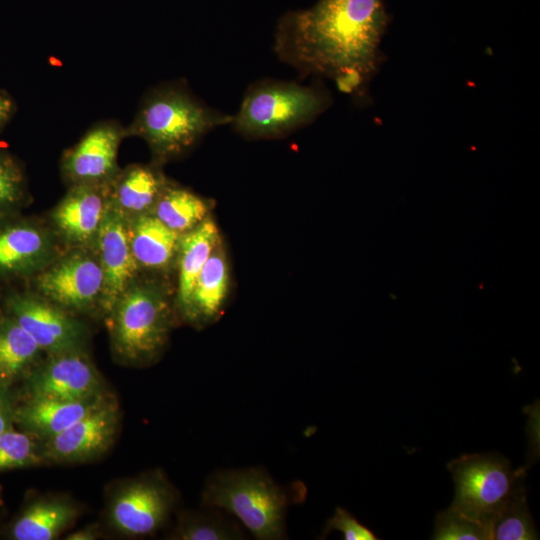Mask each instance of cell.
<instances>
[{"label": "cell", "mask_w": 540, "mask_h": 540, "mask_svg": "<svg viewBox=\"0 0 540 540\" xmlns=\"http://www.w3.org/2000/svg\"><path fill=\"white\" fill-rule=\"evenodd\" d=\"M180 236L151 213L132 219L130 243L139 269H167L177 257Z\"/></svg>", "instance_id": "obj_20"}, {"label": "cell", "mask_w": 540, "mask_h": 540, "mask_svg": "<svg viewBox=\"0 0 540 540\" xmlns=\"http://www.w3.org/2000/svg\"><path fill=\"white\" fill-rule=\"evenodd\" d=\"M44 353L35 340L11 317L0 321V391H8L26 376Z\"/></svg>", "instance_id": "obj_22"}, {"label": "cell", "mask_w": 540, "mask_h": 540, "mask_svg": "<svg viewBox=\"0 0 540 540\" xmlns=\"http://www.w3.org/2000/svg\"><path fill=\"white\" fill-rule=\"evenodd\" d=\"M14 411L8 391H0V436L14 424Z\"/></svg>", "instance_id": "obj_30"}, {"label": "cell", "mask_w": 540, "mask_h": 540, "mask_svg": "<svg viewBox=\"0 0 540 540\" xmlns=\"http://www.w3.org/2000/svg\"><path fill=\"white\" fill-rule=\"evenodd\" d=\"M109 184L70 186L52 212L53 225L62 239L80 247L93 246L111 205Z\"/></svg>", "instance_id": "obj_14"}, {"label": "cell", "mask_w": 540, "mask_h": 540, "mask_svg": "<svg viewBox=\"0 0 540 540\" xmlns=\"http://www.w3.org/2000/svg\"><path fill=\"white\" fill-rule=\"evenodd\" d=\"M35 283L43 298L70 313L101 305L103 273L95 252L73 250L39 271Z\"/></svg>", "instance_id": "obj_8"}, {"label": "cell", "mask_w": 540, "mask_h": 540, "mask_svg": "<svg viewBox=\"0 0 540 540\" xmlns=\"http://www.w3.org/2000/svg\"><path fill=\"white\" fill-rule=\"evenodd\" d=\"M53 256L52 239L41 227L25 221L0 223V277L39 272Z\"/></svg>", "instance_id": "obj_15"}, {"label": "cell", "mask_w": 540, "mask_h": 540, "mask_svg": "<svg viewBox=\"0 0 540 540\" xmlns=\"http://www.w3.org/2000/svg\"><path fill=\"white\" fill-rule=\"evenodd\" d=\"M104 393L101 375L84 349L46 355L24 382L25 399L80 401Z\"/></svg>", "instance_id": "obj_9"}, {"label": "cell", "mask_w": 540, "mask_h": 540, "mask_svg": "<svg viewBox=\"0 0 540 540\" xmlns=\"http://www.w3.org/2000/svg\"><path fill=\"white\" fill-rule=\"evenodd\" d=\"M218 244L200 274L192 291L189 306L183 317L195 325L213 322L225 302L229 274L225 256Z\"/></svg>", "instance_id": "obj_21"}, {"label": "cell", "mask_w": 540, "mask_h": 540, "mask_svg": "<svg viewBox=\"0 0 540 540\" xmlns=\"http://www.w3.org/2000/svg\"><path fill=\"white\" fill-rule=\"evenodd\" d=\"M331 103L318 83L263 79L248 87L230 125L248 139L277 138L312 123Z\"/></svg>", "instance_id": "obj_4"}, {"label": "cell", "mask_w": 540, "mask_h": 540, "mask_svg": "<svg viewBox=\"0 0 540 540\" xmlns=\"http://www.w3.org/2000/svg\"><path fill=\"white\" fill-rule=\"evenodd\" d=\"M388 22L382 0H318L281 17L274 52L300 75L329 79L361 99L379 68Z\"/></svg>", "instance_id": "obj_1"}, {"label": "cell", "mask_w": 540, "mask_h": 540, "mask_svg": "<svg viewBox=\"0 0 540 540\" xmlns=\"http://www.w3.org/2000/svg\"><path fill=\"white\" fill-rule=\"evenodd\" d=\"M44 464L42 441L12 425L0 436V472Z\"/></svg>", "instance_id": "obj_26"}, {"label": "cell", "mask_w": 540, "mask_h": 540, "mask_svg": "<svg viewBox=\"0 0 540 540\" xmlns=\"http://www.w3.org/2000/svg\"><path fill=\"white\" fill-rule=\"evenodd\" d=\"M435 540H490L489 526L448 508L438 513L433 533Z\"/></svg>", "instance_id": "obj_27"}, {"label": "cell", "mask_w": 540, "mask_h": 540, "mask_svg": "<svg viewBox=\"0 0 540 540\" xmlns=\"http://www.w3.org/2000/svg\"><path fill=\"white\" fill-rule=\"evenodd\" d=\"M219 232L215 222L206 218L194 229L180 236L178 262V306L182 315L186 312L195 281L206 261L219 244Z\"/></svg>", "instance_id": "obj_19"}, {"label": "cell", "mask_w": 540, "mask_h": 540, "mask_svg": "<svg viewBox=\"0 0 540 540\" xmlns=\"http://www.w3.org/2000/svg\"><path fill=\"white\" fill-rule=\"evenodd\" d=\"M11 316L46 355L84 349L87 332L72 313L42 296L13 294L7 299Z\"/></svg>", "instance_id": "obj_11"}, {"label": "cell", "mask_w": 540, "mask_h": 540, "mask_svg": "<svg viewBox=\"0 0 540 540\" xmlns=\"http://www.w3.org/2000/svg\"><path fill=\"white\" fill-rule=\"evenodd\" d=\"M177 504L178 494L165 475L149 471L113 489L106 505L107 522L128 537L151 536L166 527Z\"/></svg>", "instance_id": "obj_7"}, {"label": "cell", "mask_w": 540, "mask_h": 540, "mask_svg": "<svg viewBox=\"0 0 540 540\" xmlns=\"http://www.w3.org/2000/svg\"><path fill=\"white\" fill-rule=\"evenodd\" d=\"M340 531L345 540H377L376 535L365 525L361 524L346 509L337 507L323 529V536L330 532Z\"/></svg>", "instance_id": "obj_29"}, {"label": "cell", "mask_w": 540, "mask_h": 540, "mask_svg": "<svg viewBox=\"0 0 540 540\" xmlns=\"http://www.w3.org/2000/svg\"><path fill=\"white\" fill-rule=\"evenodd\" d=\"M109 320L114 353L124 363L148 365L163 351L173 323L165 291L154 282L134 281L116 302Z\"/></svg>", "instance_id": "obj_5"}, {"label": "cell", "mask_w": 540, "mask_h": 540, "mask_svg": "<svg viewBox=\"0 0 540 540\" xmlns=\"http://www.w3.org/2000/svg\"><path fill=\"white\" fill-rule=\"evenodd\" d=\"M107 396L106 392L80 401L28 398L19 406H15L14 424L44 441L86 415Z\"/></svg>", "instance_id": "obj_17"}, {"label": "cell", "mask_w": 540, "mask_h": 540, "mask_svg": "<svg viewBox=\"0 0 540 540\" xmlns=\"http://www.w3.org/2000/svg\"><path fill=\"white\" fill-rule=\"evenodd\" d=\"M205 199L171 181L158 198L151 214L172 231L182 235L207 218Z\"/></svg>", "instance_id": "obj_24"}, {"label": "cell", "mask_w": 540, "mask_h": 540, "mask_svg": "<svg viewBox=\"0 0 540 540\" xmlns=\"http://www.w3.org/2000/svg\"><path fill=\"white\" fill-rule=\"evenodd\" d=\"M233 115L198 100L181 81L149 90L139 105L126 136L144 139L154 163L162 164L189 151L211 130L231 124Z\"/></svg>", "instance_id": "obj_2"}, {"label": "cell", "mask_w": 540, "mask_h": 540, "mask_svg": "<svg viewBox=\"0 0 540 540\" xmlns=\"http://www.w3.org/2000/svg\"><path fill=\"white\" fill-rule=\"evenodd\" d=\"M202 510H181L174 528L167 534L172 540H241V524L223 510L202 506Z\"/></svg>", "instance_id": "obj_23"}, {"label": "cell", "mask_w": 540, "mask_h": 540, "mask_svg": "<svg viewBox=\"0 0 540 540\" xmlns=\"http://www.w3.org/2000/svg\"><path fill=\"white\" fill-rule=\"evenodd\" d=\"M490 540L538 539L525 488L512 496L489 522Z\"/></svg>", "instance_id": "obj_25"}, {"label": "cell", "mask_w": 540, "mask_h": 540, "mask_svg": "<svg viewBox=\"0 0 540 540\" xmlns=\"http://www.w3.org/2000/svg\"><path fill=\"white\" fill-rule=\"evenodd\" d=\"M455 483L450 508L489 526L494 514L524 489L525 468L496 454H465L448 463Z\"/></svg>", "instance_id": "obj_6"}, {"label": "cell", "mask_w": 540, "mask_h": 540, "mask_svg": "<svg viewBox=\"0 0 540 540\" xmlns=\"http://www.w3.org/2000/svg\"><path fill=\"white\" fill-rule=\"evenodd\" d=\"M24 195L25 180L20 165L11 155L0 151V211L18 205Z\"/></svg>", "instance_id": "obj_28"}, {"label": "cell", "mask_w": 540, "mask_h": 540, "mask_svg": "<svg viewBox=\"0 0 540 540\" xmlns=\"http://www.w3.org/2000/svg\"><path fill=\"white\" fill-rule=\"evenodd\" d=\"M16 110L12 97L5 91H0V132L10 121Z\"/></svg>", "instance_id": "obj_31"}, {"label": "cell", "mask_w": 540, "mask_h": 540, "mask_svg": "<svg viewBox=\"0 0 540 540\" xmlns=\"http://www.w3.org/2000/svg\"><path fill=\"white\" fill-rule=\"evenodd\" d=\"M79 515L76 504L62 496H45L33 501L14 522L15 540H53L70 527Z\"/></svg>", "instance_id": "obj_18"}, {"label": "cell", "mask_w": 540, "mask_h": 540, "mask_svg": "<svg viewBox=\"0 0 540 540\" xmlns=\"http://www.w3.org/2000/svg\"><path fill=\"white\" fill-rule=\"evenodd\" d=\"M119 424L118 404L108 395L66 429L42 441L44 463H83L99 458L114 444Z\"/></svg>", "instance_id": "obj_10"}, {"label": "cell", "mask_w": 540, "mask_h": 540, "mask_svg": "<svg viewBox=\"0 0 540 540\" xmlns=\"http://www.w3.org/2000/svg\"><path fill=\"white\" fill-rule=\"evenodd\" d=\"M130 223L110 205L93 244L103 273L100 309L107 317L139 271L130 243Z\"/></svg>", "instance_id": "obj_13"}, {"label": "cell", "mask_w": 540, "mask_h": 540, "mask_svg": "<svg viewBox=\"0 0 540 540\" xmlns=\"http://www.w3.org/2000/svg\"><path fill=\"white\" fill-rule=\"evenodd\" d=\"M125 137L126 128L115 120L98 122L87 130L61 160L62 175L69 186L110 183L120 171L118 150Z\"/></svg>", "instance_id": "obj_12"}, {"label": "cell", "mask_w": 540, "mask_h": 540, "mask_svg": "<svg viewBox=\"0 0 540 540\" xmlns=\"http://www.w3.org/2000/svg\"><path fill=\"white\" fill-rule=\"evenodd\" d=\"M285 487L262 467L212 472L201 493V505L225 511L257 540L286 538L290 506Z\"/></svg>", "instance_id": "obj_3"}, {"label": "cell", "mask_w": 540, "mask_h": 540, "mask_svg": "<svg viewBox=\"0 0 540 540\" xmlns=\"http://www.w3.org/2000/svg\"><path fill=\"white\" fill-rule=\"evenodd\" d=\"M169 182L159 164L129 165L109 184L111 205L130 220L149 214Z\"/></svg>", "instance_id": "obj_16"}, {"label": "cell", "mask_w": 540, "mask_h": 540, "mask_svg": "<svg viewBox=\"0 0 540 540\" xmlns=\"http://www.w3.org/2000/svg\"><path fill=\"white\" fill-rule=\"evenodd\" d=\"M101 537L100 526L97 524H88L76 531H73L65 537L67 540H95Z\"/></svg>", "instance_id": "obj_32"}]
</instances>
